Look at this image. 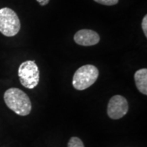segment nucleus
I'll return each mask as SVG.
<instances>
[{"mask_svg":"<svg viewBox=\"0 0 147 147\" xmlns=\"http://www.w3.org/2000/svg\"><path fill=\"white\" fill-rule=\"evenodd\" d=\"M3 99L7 106L20 116H27L32 110L31 100L26 93L16 88H11L4 92Z\"/></svg>","mask_w":147,"mask_h":147,"instance_id":"f257e3e1","label":"nucleus"},{"mask_svg":"<svg viewBox=\"0 0 147 147\" xmlns=\"http://www.w3.org/2000/svg\"><path fill=\"white\" fill-rule=\"evenodd\" d=\"M98 76L99 70L95 65H85L75 71L72 79V85L76 90L83 91L94 84Z\"/></svg>","mask_w":147,"mask_h":147,"instance_id":"f03ea898","label":"nucleus"},{"mask_svg":"<svg viewBox=\"0 0 147 147\" xmlns=\"http://www.w3.org/2000/svg\"><path fill=\"white\" fill-rule=\"evenodd\" d=\"M21 29V21L16 12L8 7L0 9V32L7 37L16 35Z\"/></svg>","mask_w":147,"mask_h":147,"instance_id":"7ed1b4c3","label":"nucleus"},{"mask_svg":"<svg viewBox=\"0 0 147 147\" xmlns=\"http://www.w3.org/2000/svg\"><path fill=\"white\" fill-rule=\"evenodd\" d=\"M20 82L28 89H33L39 82V69L34 61H26L18 68Z\"/></svg>","mask_w":147,"mask_h":147,"instance_id":"20e7f679","label":"nucleus"},{"mask_svg":"<svg viewBox=\"0 0 147 147\" xmlns=\"http://www.w3.org/2000/svg\"><path fill=\"white\" fill-rule=\"evenodd\" d=\"M128 111V102L120 95L112 96L107 106V115L112 119H119L126 115Z\"/></svg>","mask_w":147,"mask_h":147,"instance_id":"39448f33","label":"nucleus"},{"mask_svg":"<svg viewBox=\"0 0 147 147\" xmlns=\"http://www.w3.org/2000/svg\"><path fill=\"white\" fill-rule=\"evenodd\" d=\"M74 40L81 46H93L100 42V35L92 30H80L74 34Z\"/></svg>","mask_w":147,"mask_h":147,"instance_id":"423d86ee","label":"nucleus"},{"mask_svg":"<svg viewBox=\"0 0 147 147\" xmlns=\"http://www.w3.org/2000/svg\"><path fill=\"white\" fill-rule=\"evenodd\" d=\"M135 84L138 91L144 95H147V69H141L134 74Z\"/></svg>","mask_w":147,"mask_h":147,"instance_id":"0eeeda50","label":"nucleus"},{"mask_svg":"<svg viewBox=\"0 0 147 147\" xmlns=\"http://www.w3.org/2000/svg\"><path fill=\"white\" fill-rule=\"evenodd\" d=\"M68 147H84V142L79 137H73L69 141Z\"/></svg>","mask_w":147,"mask_h":147,"instance_id":"6e6552de","label":"nucleus"},{"mask_svg":"<svg viewBox=\"0 0 147 147\" xmlns=\"http://www.w3.org/2000/svg\"><path fill=\"white\" fill-rule=\"evenodd\" d=\"M96 3L105 6H113L119 3V0H94Z\"/></svg>","mask_w":147,"mask_h":147,"instance_id":"1a4fd4ad","label":"nucleus"},{"mask_svg":"<svg viewBox=\"0 0 147 147\" xmlns=\"http://www.w3.org/2000/svg\"><path fill=\"white\" fill-rule=\"evenodd\" d=\"M142 30L144 32V34L146 38H147V16H146L143 17L142 22Z\"/></svg>","mask_w":147,"mask_h":147,"instance_id":"9d476101","label":"nucleus"},{"mask_svg":"<svg viewBox=\"0 0 147 147\" xmlns=\"http://www.w3.org/2000/svg\"><path fill=\"white\" fill-rule=\"evenodd\" d=\"M50 0H37V2L39 3V5L41 6H45L47 5V3H49Z\"/></svg>","mask_w":147,"mask_h":147,"instance_id":"9b49d317","label":"nucleus"}]
</instances>
